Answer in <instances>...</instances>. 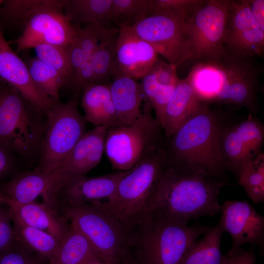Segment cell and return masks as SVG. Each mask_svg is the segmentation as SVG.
<instances>
[{
    "instance_id": "6da1fadb",
    "label": "cell",
    "mask_w": 264,
    "mask_h": 264,
    "mask_svg": "<svg viewBox=\"0 0 264 264\" xmlns=\"http://www.w3.org/2000/svg\"><path fill=\"white\" fill-rule=\"evenodd\" d=\"M226 182L220 177L167 163L155 188L148 218L157 216L188 223L221 212L219 195Z\"/></svg>"
},
{
    "instance_id": "7a4b0ae2",
    "label": "cell",
    "mask_w": 264,
    "mask_h": 264,
    "mask_svg": "<svg viewBox=\"0 0 264 264\" xmlns=\"http://www.w3.org/2000/svg\"><path fill=\"white\" fill-rule=\"evenodd\" d=\"M223 122L209 104L201 102L165 143L168 162L220 177L225 169L219 139Z\"/></svg>"
},
{
    "instance_id": "3957f363",
    "label": "cell",
    "mask_w": 264,
    "mask_h": 264,
    "mask_svg": "<svg viewBox=\"0 0 264 264\" xmlns=\"http://www.w3.org/2000/svg\"><path fill=\"white\" fill-rule=\"evenodd\" d=\"M167 161L164 144L129 170L113 197L100 205L129 229L143 223L148 218L155 188Z\"/></svg>"
},
{
    "instance_id": "277c9868",
    "label": "cell",
    "mask_w": 264,
    "mask_h": 264,
    "mask_svg": "<svg viewBox=\"0 0 264 264\" xmlns=\"http://www.w3.org/2000/svg\"><path fill=\"white\" fill-rule=\"evenodd\" d=\"M210 227L151 216L133 229L134 256L140 264H180L193 243Z\"/></svg>"
},
{
    "instance_id": "5b68a950",
    "label": "cell",
    "mask_w": 264,
    "mask_h": 264,
    "mask_svg": "<svg viewBox=\"0 0 264 264\" xmlns=\"http://www.w3.org/2000/svg\"><path fill=\"white\" fill-rule=\"evenodd\" d=\"M60 207L70 226L86 237L102 260L118 264L130 253L133 230L99 203L62 204Z\"/></svg>"
},
{
    "instance_id": "8992f818",
    "label": "cell",
    "mask_w": 264,
    "mask_h": 264,
    "mask_svg": "<svg viewBox=\"0 0 264 264\" xmlns=\"http://www.w3.org/2000/svg\"><path fill=\"white\" fill-rule=\"evenodd\" d=\"M46 114L14 87L0 83V143L11 151L30 156L40 151Z\"/></svg>"
},
{
    "instance_id": "52a82bcc",
    "label": "cell",
    "mask_w": 264,
    "mask_h": 264,
    "mask_svg": "<svg viewBox=\"0 0 264 264\" xmlns=\"http://www.w3.org/2000/svg\"><path fill=\"white\" fill-rule=\"evenodd\" d=\"M142 114L133 124L110 127L105 151L113 169L128 171L142 157L163 145L162 130L144 99Z\"/></svg>"
},
{
    "instance_id": "ba28073f",
    "label": "cell",
    "mask_w": 264,
    "mask_h": 264,
    "mask_svg": "<svg viewBox=\"0 0 264 264\" xmlns=\"http://www.w3.org/2000/svg\"><path fill=\"white\" fill-rule=\"evenodd\" d=\"M87 121L79 112L76 97L55 102L46 113L38 165L35 171L48 173L59 168L86 132Z\"/></svg>"
},
{
    "instance_id": "9c48e42d",
    "label": "cell",
    "mask_w": 264,
    "mask_h": 264,
    "mask_svg": "<svg viewBox=\"0 0 264 264\" xmlns=\"http://www.w3.org/2000/svg\"><path fill=\"white\" fill-rule=\"evenodd\" d=\"M229 4V0H198L187 14L184 24L191 59L200 62L221 58Z\"/></svg>"
},
{
    "instance_id": "30bf717a",
    "label": "cell",
    "mask_w": 264,
    "mask_h": 264,
    "mask_svg": "<svg viewBox=\"0 0 264 264\" xmlns=\"http://www.w3.org/2000/svg\"><path fill=\"white\" fill-rule=\"evenodd\" d=\"M185 17L153 13L132 27L141 38L151 44L158 54L177 67L191 59L185 29Z\"/></svg>"
},
{
    "instance_id": "8fae6325",
    "label": "cell",
    "mask_w": 264,
    "mask_h": 264,
    "mask_svg": "<svg viewBox=\"0 0 264 264\" xmlns=\"http://www.w3.org/2000/svg\"><path fill=\"white\" fill-rule=\"evenodd\" d=\"M252 58L235 56L225 49L221 57L223 81L213 102L241 106L255 116L260 71Z\"/></svg>"
},
{
    "instance_id": "7c38bea8",
    "label": "cell",
    "mask_w": 264,
    "mask_h": 264,
    "mask_svg": "<svg viewBox=\"0 0 264 264\" xmlns=\"http://www.w3.org/2000/svg\"><path fill=\"white\" fill-rule=\"evenodd\" d=\"M223 44L239 57L263 56L264 32L254 19L248 0H229Z\"/></svg>"
},
{
    "instance_id": "4fadbf2b",
    "label": "cell",
    "mask_w": 264,
    "mask_h": 264,
    "mask_svg": "<svg viewBox=\"0 0 264 264\" xmlns=\"http://www.w3.org/2000/svg\"><path fill=\"white\" fill-rule=\"evenodd\" d=\"M63 9L45 8L32 15L24 25L22 34L15 41L17 51L41 44L64 47L72 43L76 37V29Z\"/></svg>"
},
{
    "instance_id": "5bb4252c",
    "label": "cell",
    "mask_w": 264,
    "mask_h": 264,
    "mask_svg": "<svg viewBox=\"0 0 264 264\" xmlns=\"http://www.w3.org/2000/svg\"><path fill=\"white\" fill-rule=\"evenodd\" d=\"M219 221L223 232L232 239L229 254L241 251L246 243L263 246L264 217L258 213L247 201L226 200L221 205Z\"/></svg>"
},
{
    "instance_id": "9a60e30c",
    "label": "cell",
    "mask_w": 264,
    "mask_h": 264,
    "mask_svg": "<svg viewBox=\"0 0 264 264\" xmlns=\"http://www.w3.org/2000/svg\"><path fill=\"white\" fill-rule=\"evenodd\" d=\"M118 29L112 77L122 75L135 80L140 79L156 62L158 54L154 47L139 37L132 27Z\"/></svg>"
},
{
    "instance_id": "2e32d148",
    "label": "cell",
    "mask_w": 264,
    "mask_h": 264,
    "mask_svg": "<svg viewBox=\"0 0 264 264\" xmlns=\"http://www.w3.org/2000/svg\"><path fill=\"white\" fill-rule=\"evenodd\" d=\"M64 181L58 169L45 173L37 171L22 173L4 184L0 191L12 201L26 204L42 196L44 203L56 207L58 193Z\"/></svg>"
},
{
    "instance_id": "e0dca14e",
    "label": "cell",
    "mask_w": 264,
    "mask_h": 264,
    "mask_svg": "<svg viewBox=\"0 0 264 264\" xmlns=\"http://www.w3.org/2000/svg\"><path fill=\"white\" fill-rule=\"evenodd\" d=\"M0 77L15 88L25 100L45 114L55 102L36 87L26 63L12 50L0 28Z\"/></svg>"
},
{
    "instance_id": "ac0fdd59",
    "label": "cell",
    "mask_w": 264,
    "mask_h": 264,
    "mask_svg": "<svg viewBox=\"0 0 264 264\" xmlns=\"http://www.w3.org/2000/svg\"><path fill=\"white\" fill-rule=\"evenodd\" d=\"M128 171H117L97 176H84L70 178L59 191L58 201L62 198L60 206L62 204L103 203L109 201Z\"/></svg>"
},
{
    "instance_id": "d6986e66",
    "label": "cell",
    "mask_w": 264,
    "mask_h": 264,
    "mask_svg": "<svg viewBox=\"0 0 264 264\" xmlns=\"http://www.w3.org/2000/svg\"><path fill=\"white\" fill-rule=\"evenodd\" d=\"M109 128L96 126L86 132L77 142L65 161L58 168L65 183L70 178L85 176L98 165L105 151Z\"/></svg>"
},
{
    "instance_id": "ffe728a7",
    "label": "cell",
    "mask_w": 264,
    "mask_h": 264,
    "mask_svg": "<svg viewBox=\"0 0 264 264\" xmlns=\"http://www.w3.org/2000/svg\"><path fill=\"white\" fill-rule=\"evenodd\" d=\"M176 69L158 57L149 71L140 79L144 99L154 110L155 119L159 124L165 108L179 79Z\"/></svg>"
},
{
    "instance_id": "44dd1931",
    "label": "cell",
    "mask_w": 264,
    "mask_h": 264,
    "mask_svg": "<svg viewBox=\"0 0 264 264\" xmlns=\"http://www.w3.org/2000/svg\"><path fill=\"white\" fill-rule=\"evenodd\" d=\"M202 102L193 86L191 75L178 80L160 123L164 135H173Z\"/></svg>"
},
{
    "instance_id": "7402d4cb",
    "label": "cell",
    "mask_w": 264,
    "mask_h": 264,
    "mask_svg": "<svg viewBox=\"0 0 264 264\" xmlns=\"http://www.w3.org/2000/svg\"><path fill=\"white\" fill-rule=\"evenodd\" d=\"M5 204L10 212L23 222L53 235L60 242L70 229L69 222L63 215L60 216L56 209L44 203L18 204L6 197Z\"/></svg>"
},
{
    "instance_id": "603a6c76",
    "label": "cell",
    "mask_w": 264,
    "mask_h": 264,
    "mask_svg": "<svg viewBox=\"0 0 264 264\" xmlns=\"http://www.w3.org/2000/svg\"><path fill=\"white\" fill-rule=\"evenodd\" d=\"M110 85L111 99L122 125H131L142 114L144 96L140 83L132 78L114 76Z\"/></svg>"
},
{
    "instance_id": "cb8c5ba5",
    "label": "cell",
    "mask_w": 264,
    "mask_h": 264,
    "mask_svg": "<svg viewBox=\"0 0 264 264\" xmlns=\"http://www.w3.org/2000/svg\"><path fill=\"white\" fill-rule=\"evenodd\" d=\"M82 90V106L87 122L95 127L123 126L111 99L110 85L92 83L85 86Z\"/></svg>"
},
{
    "instance_id": "d4e9b609",
    "label": "cell",
    "mask_w": 264,
    "mask_h": 264,
    "mask_svg": "<svg viewBox=\"0 0 264 264\" xmlns=\"http://www.w3.org/2000/svg\"><path fill=\"white\" fill-rule=\"evenodd\" d=\"M112 0H66L65 14L74 27L83 23L110 28Z\"/></svg>"
},
{
    "instance_id": "484cf974",
    "label": "cell",
    "mask_w": 264,
    "mask_h": 264,
    "mask_svg": "<svg viewBox=\"0 0 264 264\" xmlns=\"http://www.w3.org/2000/svg\"><path fill=\"white\" fill-rule=\"evenodd\" d=\"M9 212L13 223L14 240L42 260L49 261L57 250L60 241L47 232L24 223Z\"/></svg>"
},
{
    "instance_id": "4316f807",
    "label": "cell",
    "mask_w": 264,
    "mask_h": 264,
    "mask_svg": "<svg viewBox=\"0 0 264 264\" xmlns=\"http://www.w3.org/2000/svg\"><path fill=\"white\" fill-rule=\"evenodd\" d=\"M95 259L100 258L88 240L70 225L48 264H87Z\"/></svg>"
},
{
    "instance_id": "83f0119b",
    "label": "cell",
    "mask_w": 264,
    "mask_h": 264,
    "mask_svg": "<svg viewBox=\"0 0 264 264\" xmlns=\"http://www.w3.org/2000/svg\"><path fill=\"white\" fill-rule=\"evenodd\" d=\"M189 73L194 88L202 102H213L223 81L221 58L213 61L198 62Z\"/></svg>"
},
{
    "instance_id": "f1b7e54d",
    "label": "cell",
    "mask_w": 264,
    "mask_h": 264,
    "mask_svg": "<svg viewBox=\"0 0 264 264\" xmlns=\"http://www.w3.org/2000/svg\"><path fill=\"white\" fill-rule=\"evenodd\" d=\"M223 231L219 222L197 240L188 250L180 264H221L220 250Z\"/></svg>"
},
{
    "instance_id": "f546056e",
    "label": "cell",
    "mask_w": 264,
    "mask_h": 264,
    "mask_svg": "<svg viewBox=\"0 0 264 264\" xmlns=\"http://www.w3.org/2000/svg\"><path fill=\"white\" fill-rule=\"evenodd\" d=\"M119 29L113 27L97 45L89 61L93 72L94 83L110 85L115 64L116 43Z\"/></svg>"
},
{
    "instance_id": "4dcf8cb0",
    "label": "cell",
    "mask_w": 264,
    "mask_h": 264,
    "mask_svg": "<svg viewBox=\"0 0 264 264\" xmlns=\"http://www.w3.org/2000/svg\"><path fill=\"white\" fill-rule=\"evenodd\" d=\"M238 183L255 203L264 201V154L242 161L236 172Z\"/></svg>"
},
{
    "instance_id": "1f68e13d",
    "label": "cell",
    "mask_w": 264,
    "mask_h": 264,
    "mask_svg": "<svg viewBox=\"0 0 264 264\" xmlns=\"http://www.w3.org/2000/svg\"><path fill=\"white\" fill-rule=\"evenodd\" d=\"M31 79L38 89L55 102L60 101L59 91L67 84L65 78L55 69L36 57L25 63Z\"/></svg>"
},
{
    "instance_id": "d6a6232c",
    "label": "cell",
    "mask_w": 264,
    "mask_h": 264,
    "mask_svg": "<svg viewBox=\"0 0 264 264\" xmlns=\"http://www.w3.org/2000/svg\"><path fill=\"white\" fill-rule=\"evenodd\" d=\"M219 148L225 169L235 172L242 161L255 157L251 154L240 137L235 124L228 126L223 125L220 132Z\"/></svg>"
},
{
    "instance_id": "836d02e7",
    "label": "cell",
    "mask_w": 264,
    "mask_h": 264,
    "mask_svg": "<svg viewBox=\"0 0 264 264\" xmlns=\"http://www.w3.org/2000/svg\"><path fill=\"white\" fill-rule=\"evenodd\" d=\"M65 0H4L0 14L12 22H21L23 25L36 12L48 7L64 8Z\"/></svg>"
},
{
    "instance_id": "e575fe53",
    "label": "cell",
    "mask_w": 264,
    "mask_h": 264,
    "mask_svg": "<svg viewBox=\"0 0 264 264\" xmlns=\"http://www.w3.org/2000/svg\"><path fill=\"white\" fill-rule=\"evenodd\" d=\"M151 0H112V22L132 27L151 14Z\"/></svg>"
},
{
    "instance_id": "d590c367",
    "label": "cell",
    "mask_w": 264,
    "mask_h": 264,
    "mask_svg": "<svg viewBox=\"0 0 264 264\" xmlns=\"http://www.w3.org/2000/svg\"><path fill=\"white\" fill-rule=\"evenodd\" d=\"M33 48L37 58L55 69L65 78L67 84L73 86L74 76L65 46L41 44Z\"/></svg>"
},
{
    "instance_id": "8d00e7d4",
    "label": "cell",
    "mask_w": 264,
    "mask_h": 264,
    "mask_svg": "<svg viewBox=\"0 0 264 264\" xmlns=\"http://www.w3.org/2000/svg\"><path fill=\"white\" fill-rule=\"evenodd\" d=\"M236 129L251 154L255 156L262 153L264 142V126L254 115L235 124Z\"/></svg>"
},
{
    "instance_id": "74e56055",
    "label": "cell",
    "mask_w": 264,
    "mask_h": 264,
    "mask_svg": "<svg viewBox=\"0 0 264 264\" xmlns=\"http://www.w3.org/2000/svg\"><path fill=\"white\" fill-rule=\"evenodd\" d=\"M43 260L15 240L0 251V264H44Z\"/></svg>"
},
{
    "instance_id": "f35d334b",
    "label": "cell",
    "mask_w": 264,
    "mask_h": 264,
    "mask_svg": "<svg viewBox=\"0 0 264 264\" xmlns=\"http://www.w3.org/2000/svg\"><path fill=\"white\" fill-rule=\"evenodd\" d=\"M198 1V0H151V14L164 13L185 18Z\"/></svg>"
},
{
    "instance_id": "ab89813d",
    "label": "cell",
    "mask_w": 264,
    "mask_h": 264,
    "mask_svg": "<svg viewBox=\"0 0 264 264\" xmlns=\"http://www.w3.org/2000/svg\"><path fill=\"white\" fill-rule=\"evenodd\" d=\"M9 210L0 209V251L8 247L14 241L13 226Z\"/></svg>"
},
{
    "instance_id": "60d3db41",
    "label": "cell",
    "mask_w": 264,
    "mask_h": 264,
    "mask_svg": "<svg viewBox=\"0 0 264 264\" xmlns=\"http://www.w3.org/2000/svg\"><path fill=\"white\" fill-rule=\"evenodd\" d=\"M221 264H256V257L250 250H241L236 254L223 256Z\"/></svg>"
},
{
    "instance_id": "b9f144b4",
    "label": "cell",
    "mask_w": 264,
    "mask_h": 264,
    "mask_svg": "<svg viewBox=\"0 0 264 264\" xmlns=\"http://www.w3.org/2000/svg\"><path fill=\"white\" fill-rule=\"evenodd\" d=\"M12 152L0 143V178L7 175L12 168Z\"/></svg>"
},
{
    "instance_id": "7bdbcfd3",
    "label": "cell",
    "mask_w": 264,
    "mask_h": 264,
    "mask_svg": "<svg viewBox=\"0 0 264 264\" xmlns=\"http://www.w3.org/2000/svg\"><path fill=\"white\" fill-rule=\"evenodd\" d=\"M251 12L260 29L264 32V0H248Z\"/></svg>"
},
{
    "instance_id": "ee69618b",
    "label": "cell",
    "mask_w": 264,
    "mask_h": 264,
    "mask_svg": "<svg viewBox=\"0 0 264 264\" xmlns=\"http://www.w3.org/2000/svg\"><path fill=\"white\" fill-rule=\"evenodd\" d=\"M118 264H140L134 256L128 254Z\"/></svg>"
},
{
    "instance_id": "f6af8a7d",
    "label": "cell",
    "mask_w": 264,
    "mask_h": 264,
    "mask_svg": "<svg viewBox=\"0 0 264 264\" xmlns=\"http://www.w3.org/2000/svg\"><path fill=\"white\" fill-rule=\"evenodd\" d=\"M87 264H111L107 262L104 261L100 259H95L88 263Z\"/></svg>"
},
{
    "instance_id": "bcb514c9",
    "label": "cell",
    "mask_w": 264,
    "mask_h": 264,
    "mask_svg": "<svg viewBox=\"0 0 264 264\" xmlns=\"http://www.w3.org/2000/svg\"><path fill=\"white\" fill-rule=\"evenodd\" d=\"M6 196L0 191V204L5 203L6 202Z\"/></svg>"
},
{
    "instance_id": "7dc6e473",
    "label": "cell",
    "mask_w": 264,
    "mask_h": 264,
    "mask_svg": "<svg viewBox=\"0 0 264 264\" xmlns=\"http://www.w3.org/2000/svg\"><path fill=\"white\" fill-rule=\"evenodd\" d=\"M4 0H0V6L3 3Z\"/></svg>"
}]
</instances>
